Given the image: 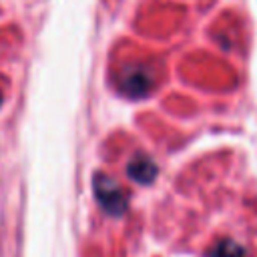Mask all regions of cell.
Returning <instances> with one entry per match:
<instances>
[{"label": "cell", "mask_w": 257, "mask_h": 257, "mask_svg": "<svg viewBox=\"0 0 257 257\" xmlns=\"http://www.w3.org/2000/svg\"><path fill=\"white\" fill-rule=\"evenodd\" d=\"M94 193H96V199L102 205V209L108 211L110 215H122L126 211V197H124L122 189L106 175L94 177Z\"/></svg>", "instance_id": "obj_1"}, {"label": "cell", "mask_w": 257, "mask_h": 257, "mask_svg": "<svg viewBox=\"0 0 257 257\" xmlns=\"http://www.w3.org/2000/svg\"><path fill=\"white\" fill-rule=\"evenodd\" d=\"M207 257H247V251L243 245H239L233 239H221L213 245Z\"/></svg>", "instance_id": "obj_3"}, {"label": "cell", "mask_w": 257, "mask_h": 257, "mask_svg": "<svg viewBox=\"0 0 257 257\" xmlns=\"http://www.w3.org/2000/svg\"><path fill=\"white\" fill-rule=\"evenodd\" d=\"M126 173H128L137 183H151V181L155 179V175H157V167H155V163H153L149 157H137V159L128 165Z\"/></svg>", "instance_id": "obj_2"}]
</instances>
